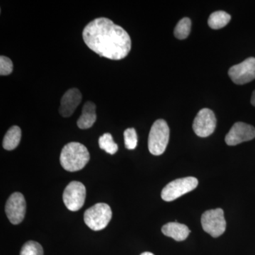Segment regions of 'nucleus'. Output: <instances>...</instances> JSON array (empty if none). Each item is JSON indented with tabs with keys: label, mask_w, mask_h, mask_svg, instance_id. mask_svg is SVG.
<instances>
[{
	"label": "nucleus",
	"mask_w": 255,
	"mask_h": 255,
	"mask_svg": "<svg viewBox=\"0 0 255 255\" xmlns=\"http://www.w3.org/2000/svg\"><path fill=\"white\" fill-rule=\"evenodd\" d=\"M82 37L90 50L108 59H124L131 49L128 33L108 18L92 20L84 28Z\"/></svg>",
	"instance_id": "1"
},
{
	"label": "nucleus",
	"mask_w": 255,
	"mask_h": 255,
	"mask_svg": "<svg viewBox=\"0 0 255 255\" xmlns=\"http://www.w3.org/2000/svg\"><path fill=\"white\" fill-rule=\"evenodd\" d=\"M90 152L80 142H72L64 146L60 156V164L68 172L83 169L90 161Z\"/></svg>",
	"instance_id": "2"
},
{
	"label": "nucleus",
	"mask_w": 255,
	"mask_h": 255,
	"mask_svg": "<svg viewBox=\"0 0 255 255\" xmlns=\"http://www.w3.org/2000/svg\"><path fill=\"white\" fill-rule=\"evenodd\" d=\"M169 128L163 119L156 121L151 128L148 137V148L153 155L163 154L168 145Z\"/></svg>",
	"instance_id": "3"
},
{
	"label": "nucleus",
	"mask_w": 255,
	"mask_h": 255,
	"mask_svg": "<svg viewBox=\"0 0 255 255\" xmlns=\"http://www.w3.org/2000/svg\"><path fill=\"white\" fill-rule=\"evenodd\" d=\"M112 217L110 206L105 203H99L85 211L84 221L92 231H99L108 226Z\"/></svg>",
	"instance_id": "4"
},
{
	"label": "nucleus",
	"mask_w": 255,
	"mask_h": 255,
	"mask_svg": "<svg viewBox=\"0 0 255 255\" xmlns=\"http://www.w3.org/2000/svg\"><path fill=\"white\" fill-rule=\"evenodd\" d=\"M198 179L195 177H188L177 179L169 182L162 189L161 197L164 201L170 202L176 200L197 187Z\"/></svg>",
	"instance_id": "5"
},
{
	"label": "nucleus",
	"mask_w": 255,
	"mask_h": 255,
	"mask_svg": "<svg viewBox=\"0 0 255 255\" xmlns=\"http://www.w3.org/2000/svg\"><path fill=\"white\" fill-rule=\"evenodd\" d=\"M201 225L204 231L213 238L219 237L226 231L224 211L221 209L206 211L201 216Z\"/></svg>",
	"instance_id": "6"
},
{
	"label": "nucleus",
	"mask_w": 255,
	"mask_h": 255,
	"mask_svg": "<svg viewBox=\"0 0 255 255\" xmlns=\"http://www.w3.org/2000/svg\"><path fill=\"white\" fill-rule=\"evenodd\" d=\"M86 198V188L82 183L73 181L67 186L63 192V202L68 210L77 211L81 209Z\"/></svg>",
	"instance_id": "7"
},
{
	"label": "nucleus",
	"mask_w": 255,
	"mask_h": 255,
	"mask_svg": "<svg viewBox=\"0 0 255 255\" xmlns=\"http://www.w3.org/2000/svg\"><path fill=\"white\" fill-rule=\"evenodd\" d=\"M228 75L236 85H245L255 79V58H249L230 68Z\"/></svg>",
	"instance_id": "8"
},
{
	"label": "nucleus",
	"mask_w": 255,
	"mask_h": 255,
	"mask_svg": "<svg viewBox=\"0 0 255 255\" xmlns=\"http://www.w3.org/2000/svg\"><path fill=\"white\" fill-rule=\"evenodd\" d=\"M26 201L22 194L15 192L11 194L5 206V212L10 222L14 225L22 222L26 215Z\"/></svg>",
	"instance_id": "9"
},
{
	"label": "nucleus",
	"mask_w": 255,
	"mask_h": 255,
	"mask_svg": "<svg viewBox=\"0 0 255 255\" xmlns=\"http://www.w3.org/2000/svg\"><path fill=\"white\" fill-rule=\"evenodd\" d=\"M216 127V118L213 111L203 109L194 119L193 129L198 136L206 137L214 132Z\"/></svg>",
	"instance_id": "10"
},
{
	"label": "nucleus",
	"mask_w": 255,
	"mask_h": 255,
	"mask_svg": "<svg viewBox=\"0 0 255 255\" xmlns=\"http://www.w3.org/2000/svg\"><path fill=\"white\" fill-rule=\"evenodd\" d=\"M255 137V128L253 126L237 122L233 126L230 131L226 135V144L234 146L243 142L250 141Z\"/></svg>",
	"instance_id": "11"
},
{
	"label": "nucleus",
	"mask_w": 255,
	"mask_h": 255,
	"mask_svg": "<svg viewBox=\"0 0 255 255\" xmlns=\"http://www.w3.org/2000/svg\"><path fill=\"white\" fill-rule=\"evenodd\" d=\"M81 92L77 88H72L65 92L60 102L59 113L63 117H70L73 115L77 107L81 103Z\"/></svg>",
	"instance_id": "12"
},
{
	"label": "nucleus",
	"mask_w": 255,
	"mask_h": 255,
	"mask_svg": "<svg viewBox=\"0 0 255 255\" xmlns=\"http://www.w3.org/2000/svg\"><path fill=\"white\" fill-rule=\"evenodd\" d=\"M162 232L164 236L173 238L174 241L180 242L185 241L190 230L186 225L177 222L168 223L162 228Z\"/></svg>",
	"instance_id": "13"
},
{
	"label": "nucleus",
	"mask_w": 255,
	"mask_h": 255,
	"mask_svg": "<svg viewBox=\"0 0 255 255\" xmlns=\"http://www.w3.org/2000/svg\"><path fill=\"white\" fill-rule=\"evenodd\" d=\"M97 120L96 105L92 102H87L82 108V115L79 118L77 124L80 129L90 128Z\"/></svg>",
	"instance_id": "14"
},
{
	"label": "nucleus",
	"mask_w": 255,
	"mask_h": 255,
	"mask_svg": "<svg viewBox=\"0 0 255 255\" xmlns=\"http://www.w3.org/2000/svg\"><path fill=\"white\" fill-rule=\"evenodd\" d=\"M21 130L17 126L10 128L5 134L3 140V147L6 150H13L21 141Z\"/></svg>",
	"instance_id": "15"
},
{
	"label": "nucleus",
	"mask_w": 255,
	"mask_h": 255,
	"mask_svg": "<svg viewBox=\"0 0 255 255\" xmlns=\"http://www.w3.org/2000/svg\"><path fill=\"white\" fill-rule=\"evenodd\" d=\"M231 15L224 11H217L210 15L208 23L213 29H220L225 27L231 21Z\"/></svg>",
	"instance_id": "16"
},
{
	"label": "nucleus",
	"mask_w": 255,
	"mask_h": 255,
	"mask_svg": "<svg viewBox=\"0 0 255 255\" xmlns=\"http://www.w3.org/2000/svg\"><path fill=\"white\" fill-rule=\"evenodd\" d=\"M191 21L190 18L185 17L183 18L174 28V36L178 39L183 40L187 38L189 36L191 31Z\"/></svg>",
	"instance_id": "17"
},
{
	"label": "nucleus",
	"mask_w": 255,
	"mask_h": 255,
	"mask_svg": "<svg viewBox=\"0 0 255 255\" xmlns=\"http://www.w3.org/2000/svg\"><path fill=\"white\" fill-rule=\"evenodd\" d=\"M99 145L101 149L111 155H114L118 151V145L114 141L113 137L109 132L104 134L99 138Z\"/></svg>",
	"instance_id": "18"
},
{
	"label": "nucleus",
	"mask_w": 255,
	"mask_h": 255,
	"mask_svg": "<svg viewBox=\"0 0 255 255\" xmlns=\"http://www.w3.org/2000/svg\"><path fill=\"white\" fill-rule=\"evenodd\" d=\"M20 255H43V248L35 241H28L23 245Z\"/></svg>",
	"instance_id": "19"
},
{
	"label": "nucleus",
	"mask_w": 255,
	"mask_h": 255,
	"mask_svg": "<svg viewBox=\"0 0 255 255\" xmlns=\"http://www.w3.org/2000/svg\"><path fill=\"white\" fill-rule=\"evenodd\" d=\"M124 142L128 150H134L137 145V135L135 129L130 128L124 131Z\"/></svg>",
	"instance_id": "20"
},
{
	"label": "nucleus",
	"mask_w": 255,
	"mask_h": 255,
	"mask_svg": "<svg viewBox=\"0 0 255 255\" xmlns=\"http://www.w3.org/2000/svg\"><path fill=\"white\" fill-rule=\"evenodd\" d=\"M13 65L12 61L7 57L1 55L0 57V75L1 76H6L12 73Z\"/></svg>",
	"instance_id": "21"
},
{
	"label": "nucleus",
	"mask_w": 255,
	"mask_h": 255,
	"mask_svg": "<svg viewBox=\"0 0 255 255\" xmlns=\"http://www.w3.org/2000/svg\"><path fill=\"white\" fill-rule=\"evenodd\" d=\"M251 103L252 105L254 106L255 107V91L253 92V95H252V98H251Z\"/></svg>",
	"instance_id": "22"
},
{
	"label": "nucleus",
	"mask_w": 255,
	"mask_h": 255,
	"mask_svg": "<svg viewBox=\"0 0 255 255\" xmlns=\"http://www.w3.org/2000/svg\"><path fill=\"white\" fill-rule=\"evenodd\" d=\"M140 255H155L152 254V253H149V252H145V253H142Z\"/></svg>",
	"instance_id": "23"
}]
</instances>
